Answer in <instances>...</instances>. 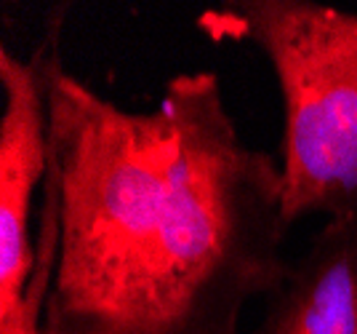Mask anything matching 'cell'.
Masks as SVG:
<instances>
[{"label":"cell","mask_w":357,"mask_h":334,"mask_svg":"<svg viewBox=\"0 0 357 334\" xmlns=\"http://www.w3.org/2000/svg\"><path fill=\"white\" fill-rule=\"evenodd\" d=\"M197 30L259 48L275 73L285 222L357 219V11L314 0H224L197 16Z\"/></svg>","instance_id":"cell-2"},{"label":"cell","mask_w":357,"mask_h":334,"mask_svg":"<svg viewBox=\"0 0 357 334\" xmlns=\"http://www.w3.org/2000/svg\"><path fill=\"white\" fill-rule=\"evenodd\" d=\"M251 334H357V219H328L314 233Z\"/></svg>","instance_id":"cell-4"},{"label":"cell","mask_w":357,"mask_h":334,"mask_svg":"<svg viewBox=\"0 0 357 334\" xmlns=\"http://www.w3.org/2000/svg\"><path fill=\"white\" fill-rule=\"evenodd\" d=\"M59 249L43 334H240L291 259L280 158L251 147L213 70L126 110L48 61Z\"/></svg>","instance_id":"cell-1"},{"label":"cell","mask_w":357,"mask_h":334,"mask_svg":"<svg viewBox=\"0 0 357 334\" xmlns=\"http://www.w3.org/2000/svg\"><path fill=\"white\" fill-rule=\"evenodd\" d=\"M59 35L61 24H51L30 59L0 48V324L19 310L35 268L30 222L48 180V61Z\"/></svg>","instance_id":"cell-3"}]
</instances>
